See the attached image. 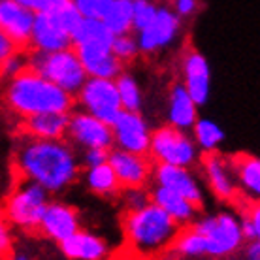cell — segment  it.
<instances>
[{
  "label": "cell",
  "mask_w": 260,
  "mask_h": 260,
  "mask_svg": "<svg viewBox=\"0 0 260 260\" xmlns=\"http://www.w3.org/2000/svg\"><path fill=\"white\" fill-rule=\"evenodd\" d=\"M13 172L17 179L40 185L47 192L68 189L79 177L78 155L66 140L23 138L13 153Z\"/></svg>",
  "instance_id": "6da1fadb"
},
{
  "label": "cell",
  "mask_w": 260,
  "mask_h": 260,
  "mask_svg": "<svg viewBox=\"0 0 260 260\" xmlns=\"http://www.w3.org/2000/svg\"><path fill=\"white\" fill-rule=\"evenodd\" d=\"M2 102L6 110L17 119H25L46 111L70 113L76 106L74 94L62 91L60 87L42 78L28 66L8 79Z\"/></svg>",
  "instance_id": "7a4b0ae2"
},
{
  "label": "cell",
  "mask_w": 260,
  "mask_h": 260,
  "mask_svg": "<svg viewBox=\"0 0 260 260\" xmlns=\"http://www.w3.org/2000/svg\"><path fill=\"white\" fill-rule=\"evenodd\" d=\"M121 222L124 247L149 260L168 251L181 228L153 202L140 209L124 211Z\"/></svg>",
  "instance_id": "3957f363"
},
{
  "label": "cell",
  "mask_w": 260,
  "mask_h": 260,
  "mask_svg": "<svg viewBox=\"0 0 260 260\" xmlns=\"http://www.w3.org/2000/svg\"><path fill=\"white\" fill-rule=\"evenodd\" d=\"M26 66L70 94H76L87 79L83 64L74 47L53 53L28 51Z\"/></svg>",
  "instance_id": "277c9868"
},
{
  "label": "cell",
  "mask_w": 260,
  "mask_h": 260,
  "mask_svg": "<svg viewBox=\"0 0 260 260\" xmlns=\"http://www.w3.org/2000/svg\"><path fill=\"white\" fill-rule=\"evenodd\" d=\"M49 204V192L26 179H17L8 194L2 211L10 226L23 232H38L40 219Z\"/></svg>",
  "instance_id": "5b68a950"
},
{
  "label": "cell",
  "mask_w": 260,
  "mask_h": 260,
  "mask_svg": "<svg viewBox=\"0 0 260 260\" xmlns=\"http://www.w3.org/2000/svg\"><path fill=\"white\" fill-rule=\"evenodd\" d=\"M192 224L204 236L206 256L209 258H228L238 253L245 241L238 217L228 211L202 217Z\"/></svg>",
  "instance_id": "8992f818"
},
{
  "label": "cell",
  "mask_w": 260,
  "mask_h": 260,
  "mask_svg": "<svg viewBox=\"0 0 260 260\" xmlns=\"http://www.w3.org/2000/svg\"><path fill=\"white\" fill-rule=\"evenodd\" d=\"M147 156L153 160V164L190 168L192 164L198 162V147L194 140L187 134V130L164 124L151 132Z\"/></svg>",
  "instance_id": "52a82bcc"
},
{
  "label": "cell",
  "mask_w": 260,
  "mask_h": 260,
  "mask_svg": "<svg viewBox=\"0 0 260 260\" xmlns=\"http://www.w3.org/2000/svg\"><path fill=\"white\" fill-rule=\"evenodd\" d=\"M74 100L79 104L81 111L91 113L92 117L100 119L108 124H113L117 115L123 111L119 102L115 79H100V78H87L81 85Z\"/></svg>",
  "instance_id": "ba28073f"
},
{
  "label": "cell",
  "mask_w": 260,
  "mask_h": 260,
  "mask_svg": "<svg viewBox=\"0 0 260 260\" xmlns=\"http://www.w3.org/2000/svg\"><path fill=\"white\" fill-rule=\"evenodd\" d=\"M64 140L81 147L83 151L111 149L113 147L111 124L92 117L87 111H70Z\"/></svg>",
  "instance_id": "9c48e42d"
},
{
  "label": "cell",
  "mask_w": 260,
  "mask_h": 260,
  "mask_svg": "<svg viewBox=\"0 0 260 260\" xmlns=\"http://www.w3.org/2000/svg\"><path fill=\"white\" fill-rule=\"evenodd\" d=\"M208 183V189L211 194L221 202H232L236 206H240L243 200H249L241 194L238 185H236L232 168L228 164V156L217 153V151H206L204 155L198 158Z\"/></svg>",
  "instance_id": "30bf717a"
},
{
  "label": "cell",
  "mask_w": 260,
  "mask_h": 260,
  "mask_svg": "<svg viewBox=\"0 0 260 260\" xmlns=\"http://www.w3.org/2000/svg\"><path fill=\"white\" fill-rule=\"evenodd\" d=\"M108 164L119 179L121 189L147 187L153 176V166H155L147 155H138L117 147H111L108 151Z\"/></svg>",
  "instance_id": "8fae6325"
},
{
  "label": "cell",
  "mask_w": 260,
  "mask_h": 260,
  "mask_svg": "<svg viewBox=\"0 0 260 260\" xmlns=\"http://www.w3.org/2000/svg\"><path fill=\"white\" fill-rule=\"evenodd\" d=\"M181 32V19L172 12V8L158 6L149 25L138 32L140 53H156L172 46Z\"/></svg>",
  "instance_id": "7c38bea8"
},
{
  "label": "cell",
  "mask_w": 260,
  "mask_h": 260,
  "mask_svg": "<svg viewBox=\"0 0 260 260\" xmlns=\"http://www.w3.org/2000/svg\"><path fill=\"white\" fill-rule=\"evenodd\" d=\"M111 134L113 145H117V149L147 155L151 130L140 111H121L111 124Z\"/></svg>",
  "instance_id": "4fadbf2b"
},
{
  "label": "cell",
  "mask_w": 260,
  "mask_h": 260,
  "mask_svg": "<svg viewBox=\"0 0 260 260\" xmlns=\"http://www.w3.org/2000/svg\"><path fill=\"white\" fill-rule=\"evenodd\" d=\"M151 179L155 185L183 196L185 200L192 202L200 209L204 206V194H202L200 183L194 177V174L190 172V168L170 166V164H155Z\"/></svg>",
  "instance_id": "5bb4252c"
},
{
  "label": "cell",
  "mask_w": 260,
  "mask_h": 260,
  "mask_svg": "<svg viewBox=\"0 0 260 260\" xmlns=\"http://www.w3.org/2000/svg\"><path fill=\"white\" fill-rule=\"evenodd\" d=\"M181 76L183 87L196 104H204L209 98L211 74L206 57L194 47H187L181 55Z\"/></svg>",
  "instance_id": "9a60e30c"
},
{
  "label": "cell",
  "mask_w": 260,
  "mask_h": 260,
  "mask_svg": "<svg viewBox=\"0 0 260 260\" xmlns=\"http://www.w3.org/2000/svg\"><path fill=\"white\" fill-rule=\"evenodd\" d=\"M66 47H72V36L60 26L55 13H36L30 42H28V51L53 53L66 49Z\"/></svg>",
  "instance_id": "2e32d148"
},
{
  "label": "cell",
  "mask_w": 260,
  "mask_h": 260,
  "mask_svg": "<svg viewBox=\"0 0 260 260\" xmlns=\"http://www.w3.org/2000/svg\"><path fill=\"white\" fill-rule=\"evenodd\" d=\"M79 230V213L74 206L62 202H49L40 219L38 234L60 243Z\"/></svg>",
  "instance_id": "e0dca14e"
},
{
  "label": "cell",
  "mask_w": 260,
  "mask_h": 260,
  "mask_svg": "<svg viewBox=\"0 0 260 260\" xmlns=\"http://www.w3.org/2000/svg\"><path fill=\"white\" fill-rule=\"evenodd\" d=\"M79 60L83 64L87 78L115 79L123 72V62L111 53L108 44H81L74 46Z\"/></svg>",
  "instance_id": "ac0fdd59"
},
{
  "label": "cell",
  "mask_w": 260,
  "mask_h": 260,
  "mask_svg": "<svg viewBox=\"0 0 260 260\" xmlns=\"http://www.w3.org/2000/svg\"><path fill=\"white\" fill-rule=\"evenodd\" d=\"M34 15L36 13L19 4L17 0H0V32H4L23 51H26L32 32Z\"/></svg>",
  "instance_id": "d6986e66"
},
{
  "label": "cell",
  "mask_w": 260,
  "mask_h": 260,
  "mask_svg": "<svg viewBox=\"0 0 260 260\" xmlns=\"http://www.w3.org/2000/svg\"><path fill=\"white\" fill-rule=\"evenodd\" d=\"M68 115L70 113H57V111H46L36 113L30 117L19 119V128L23 136L38 138V140H64L66 126H68Z\"/></svg>",
  "instance_id": "ffe728a7"
},
{
  "label": "cell",
  "mask_w": 260,
  "mask_h": 260,
  "mask_svg": "<svg viewBox=\"0 0 260 260\" xmlns=\"http://www.w3.org/2000/svg\"><path fill=\"white\" fill-rule=\"evenodd\" d=\"M236 185L240 192L249 200H258L260 194V160L249 153H238L228 156Z\"/></svg>",
  "instance_id": "44dd1931"
},
{
  "label": "cell",
  "mask_w": 260,
  "mask_h": 260,
  "mask_svg": "<svg viewBox=\"0 0 260 260\" xmlns=\"http://www.w3.org/2000/svg\"><path fill=\"white\" fill-rule=\"evenodd\" d=\"M59 247L70 260H104L108 256V243L81 228L64 241H60Z\"/></svg>",
  "instance_id": "7402d4cb"
},
{
  "label": "cell",
  "mask_w": 260,
  "mask_h": 260,
  "mask_svg": "<svg viewBox=\"0 0 260 260\" xmlns=\"http://www.w3.org/2000/svg\"><path fill=\"white\" fill-rule=\"evenodd\" d=\"M151 202L158 206V208L166 211V213L174 219V221L179 224V226H185V224H190V222L196 221V217L202 209L198 206H194L192 202L185 200L183 196L172 192V190L164 189V187H158L155 185V189L149 192Z\"/></svg>",
  "instance_id": "603a6c76"
},
{
  "label": "cell",
  "mask_w": 260,
  "mask_h": 260,
  "mask_svg": "<svg viewBox=\"0 0 260 260\" xmlns=\"http://www.w3.org/2000/svg\"><path fill=\"white\" fill-rule=\"evenodd\" d=\"M198 119V104L190 98L181 83L172 85L168 96V121L172 126L190 130Z\"/></svg>",
  "instance_id": "cb8c5ba5"
},
{
  "label": "cell",
  "mask_w": 260,
  "mask_h": 260,
  "mask_svg": "<svg viewBox=\"0 0 260 260\" xmlns=\"http://www.w3.org/2000/svg\"><path fill=\"white\" fill-rule=\"evenodd\" d=\"M85 183H87L89 190H92L98 196H104V198H113V196H119V192H121L119 179L115 177L113 170L108 162L87 168Z\"/></svg>",
  "instance_id": "d4e9b609"
},
{
  "label": "cell",
  "mask_w": 260,
  "mask_h": 260,
  "mask_svg": "<svg viewBox=\"0 0 260 260\" xmlns=\"http://www.w3.org/2000/svg\"><path fill=\"white\" fill-rule=\"evenodd\" d=\"M100 21L113 36L128 34L132 30V0H111Z\"/></svg>",
  "instance_id": "484cf974"
},
{
  "label": "cell",
  "mask_w": 260,
  "mask_h": 260,
  "mask_svg": "<svg viewBox=\"0 0 260 260\" xmlns=\"http://www.w3.org/2000/svg\"><path fill=\"white\" fill-rule=\"evenodd\" d=\"M172 251L181 254L185 258H198V256H206V241L204 236L194 228V224H185L179 228L176 240L172 243Z\"/></svg>",
  "instance_id": "4316f807"
},
{
  "label": "cell",
  "mask_w": 260,
  "mask_h": 260,
  "mask_svg": "<svg viewBox=\"0 0 260 260\" xmlns=\"http://www.w3.org/2000/svg\"><path fill=\"white\" fill-rule=\"evenodd\" d=\"M113 34L106 28V25L100 19H87L83 17L78 28L72 34V47L81 44H108L111 46Z\"/></svg>",
  "instance_id": "83f0119b"
},
{
  "label": "cell",
  "mask_w": 260,
  "mask_h": 260,
  "mask_svg": "<svg viewBox=\"0 0 260 260\" xmlns=\"http://www.w3.org/2000/svg\"><path fill=\"white\" fill-rule=\"evenodd\" d=\"M192 132H194L196 147L206 151H217V147L221 145V142L224 140V132L219 124L211 121V119H196V123L192 124Z\"/></svg>",
  "instance_id": "f1b7e54d"
},
{
  "label": "cell",
  "mask_w": 260,
  "mask_h": 260,
  "mask_svg": "<svg viewBox=\"0 0 260 260\" xmlns=\"http://www.w3.org/2000/svg\"><path fill=\"white\" fill-rule=\"evenodd\" d=\"M115 87H117L119 102H121L123 111L142 110V89H140V85L132 74L121 72L115 78Z\"/></svg>",
  "instance_id": "f546056e"
},
{
  "label": "cell",
  "mask_w": 260,
  "mask_h": 260,
  "mask_svg": "<svg viewBox=\"0 0 260 260\" xmlns=\"http://www.w3.org/2000/svg\"><path fill=\"white\" fill-rule=\"evenodd\" d=\"M241 217L238 219L245 241H256L260 236V208L258 200H243L238 206Z\"/></svg>",
  "instance_id": "4dcf8cb0"
},
{
  "label": "cell",
  "mask_w": 260,
  "mask_h": 260,
  "mask_svg": "<svg viewBox=\"0 0 260 260\" xmlns=\"http://www.w3.org/2000/svg\"><path fill=\"white\" fill-rule=\"evenodd\" d=\"M111 53L117 57L121 62H130L138 57L140 53V47H138V40L132 36V34H119V36H113L111 40Z\"/></svg>",
  "instance_id": "1f68e13d"
},
{
  "label": "cell",
  "mask_w": 260,
  "mask_h": 260,
  "mask_svg": "<svg viewBox=\"0 0 260 260\" xmlns=\"http://www.w3.org/2000/svg\"><path fill=\"white\" fill-rule=\"evenodd\" d=\"M158 6L155 0H132V30L140 32L155 17Z\"/></svg>",
  "instance_id": "d6a6232c"
},
{
  "label": "cell",
  "mask_w": 260,
  "mask_h": 260,
  "mask_svg": "<svg viewBox=\"0 0 260 260\" xmlns=\"http://www.w3.org/2000/svg\"><path fill=\"white\" fill-rule=\"evenodd\" d=\"M121 200H123L124 211H132V209H140L147 206L151 202L149 190L145 187H136V189H121L119 192Z\"/></svg>",
  "instance_id": "836d02e7"
},
{
  "label": "cell",
  "mask_w": 260,
  "mask_h": 260,
  "mask_svg": "<svg viewBox=\"0 0 260 260\" xmlns=\"http://www.w3.org/2000/svg\"><path fill=\"white\" fill-rule=\"evenodd\" d=\"M72 2L87 19H102L111 4V0H72Z\"/></svg>",
  "instance_id": "e575fe53"
},
{
  "label": "cell",
  "mask_w": 260,
  "mask_h": 260,
  "mask_svg": "<svg viewBox=\"0 0 260 260\" xmlns=\"http://www.w3.org/2000/svg\"><path fill=\"white\" fill-rule=\"evenodd\" d=\"M13 238H12V226L4 217V211L0 208V260L6 258L12 253Z\"/></svg>",
  "instance_id": "d590c367"
},
{
  "label": "cell",
  "mask_w": 260,
  "mask_h": 260,
  "mask_svg": "<svg viewBox=\"0 0 260 260\" xmlns=\"http://www.w3.org/2000/svg\"><path fill=\"white\" fill-rule=\"evenodd\" d=\"M17 2L23 4L25 8H28L32 13H47L60 8L68 0H17Z\"/></svg>",
  "instance_id": "8d00e7d4"
},
{
  "label": "cell",
  "mask_w": 260,
  "mask_h": 260,
  "mask_svg": "<svg viewBox=\"0 0 260 260\" xmlns=\"http://www.w3.org/2000/svg\"><path fill=\"white\" fill-rule=\"evenodd\" d=\"M198 10H200V0H174V4H172V12L176 13L179 19L192 17Z\"/></svg>",
  "instance_id": "74e56055"
},
{
  "label": "cell",
  "mask_w": 260,
  "mask_h": 260,
  "mask_svg": "<svg viewBox=\"0 0 260 260\" xmlns=\"http://www.w3.org/2000/svg\"><path fill=\"white\" fill-rule=\"evenodd\" d=\"M23 51L13 40H10L4 32H0V62H4L6 59H10L12 55Z\"/></svg>",
  "instance_id": "f35d334b"
},
{
  "label": "cell",
  "mask_w": 260,
  "mask_h": 260,
  "mask_svg": "<svg viewBox=\"0 0 260 260\" xmlns=\"http://www.w3.org/2000/svg\"><path fill=\"white\" fill-rule=\"evenodd\" d=\"M108 151L110 149H87L83 155V164L87 168L108 162Z\"/></svg>",
  "instance_id": "ab89813d"
},
{
  "label": "cell",
  "mask_w": 260,
  "mask_h": 260,
  "mask_svg": "<svg viewBox=\"0 0 260 260\" xmlns=\"http://www.w3.org/2000/svg\"><path fill=\"white\" fill-rule=\"evenodd\" d=\"M243 260H260V243L256 241H249L245 253H243Z\"/></svg>",
  "instance_id": "60d3db41"
},
{
  "label": "cell",
  "mask_w": 260,
  "mask_h": 260,
  "mask_svg": "<svg viewBox=\"0 0 260 260\" xmlns=\"http://www.w3.org/2000/svg\"><path fill=\"white\" fill-rule=\"evenodd\" d=\"M2 260H30L26 254H13V253H10L6 256V258H2Z\"/></svg>",
  "instance_id": "b9f144b4"
}]
</instances>
